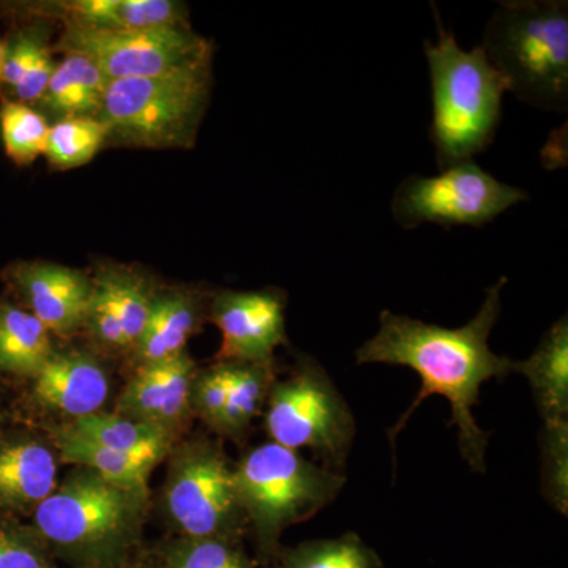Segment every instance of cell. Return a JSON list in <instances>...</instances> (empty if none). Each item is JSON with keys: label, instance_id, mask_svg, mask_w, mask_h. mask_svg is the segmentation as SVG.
<instances>
[{"label": "cell", "instance_id": "obj_17", "mask_svg": "<svg viewBox=\"0 0 568 568\" xmlns=\"http://www.w3.org/2000/svg\"><path fill=\"white\" fill-rule=\"evenodd\" d=\"M515 375L528 381L544 425L568 422V320L559 317L525 361H514Z\"/></svg>", "mask_w": 568, "mask_h": 568}, {"label": "cell", "instance_id": "obj_7", "mask_svg": "<svg viewBox=\"0 0 568 568\" xmlns=\"http://www.w3.org/2000/svg\"><path fill=\"white\" fill-rule=\"evenodd\" d=\"M264 428L272 443L313 452L320 465L342 473L353 450L357 424L327 369L315 357L298 354L290 376L276 379L264 407Z\"/></svg>", "mask_w": 568, "mask_h": 568}, {"label": "cell", "instance_id": "obj_9", "mask_svg": "<svg viewBox=\"0 0 568 568\" xmlns=\"http://www.w3.org/2000/svg\"><path fill=\"white\" fill-rule=\"evenodd\" d=\"M528 197V192L497 181L473 160L439 171L435 178H406L392 200V215L405 230H416L422 224L446 230L481 227Z\"/></svg>", "mask_w": 568, "mask_h": 568}, {"label": "cell", "instance_id": "obj_32", "mask_svg": "<svg viewBox=\"0 0 568 568\" xmlns=\"http://www.w3.org/2000/svg\"><path fill=\"white\" fill-rule=\"evenodd\" d=\"M55 65L52 63L51 51L47 43L41 44L37 51L36 58L26 73L22 74L21 81L18 82L14 92L22 103H32L43 99L50 84L52 73Z\"/></svg>", "mask_w": 568, "mask_h": 568}, {"label": "cell", "instance_id": "obj_24", "mask_svg": "<svg viewBox=\"0 0 568 568\" xmlns=\"http://www.w3.org/2000/svg\"><path fill=\"white\" fill-rule=\"evenodd\" d=\"M52 446L58 452L59 462L88 467L112 484L126 488L149 489V477L153 467H156L155 463L148 459L130 457L93 444L84 437L74 435L65 426L55 429Z\"/></svg>", "mask_w": 568, "mask_h": 568}, {"label": "cell", "instance_id": "obj_5", "mask_svg": "<svg viewBox=\"0 0 568 568\" xmlns=\"http://www.w3.org/2000/svg\"><path fill=\"white\" fill-rule=\"evenodd\" d=\"M239 503L265 562L278 556L284 530L308 521L339 496L345 474L275 443L246 450L234 465Z\"/></svg>", "mask_w": 568, "mask_h": 568}, {"label": "cell", "instance_id": "obj_14", "mask_svg": "<svg viewBox=\"0 0 568 568\" xmlns=\"http://www.w3.org/2000/svg\"><path fill=\"white\" fill-rule=\"evenodd\" d=\"M54 446L26 429H0V515L28 517L59 485Z\"/></svg>", "mask_w": 568, "mask_h": 568}, {"label": "cell", "instance_id": "obj_16", "mask_svg": "<svg viewBox=\"0 0 568 568\" xmlns=\"http://www.w3.org/2000/svg\"><path fill=\"white\" fill-rule=\"evenodd\" d=\"M14 283L32 313L51 334L70 335L84 325L92 280L58 264H28L14 272Z\"/></svg>", "mask_w": 568, "mask_h": 568}, {"label": "cell", "instance_id": "obj_10", "mask_svg": "<svg viewBox=\"0 0 568 568\" xmlns=\"http://www.w3.org/2000/svg\"><path fill=\"white\" fill-rule=\"evenodd\" d=\"M59 50L91 59L110 81L155 77L212 55L209 41L182 26L114 32L67 22Z\"/></svg>", "mask_w": 568, "mask_h": 568}, {"label": "cell", "instance_id": "obj_3", "mask_svg": "<svg viewBox=\"0 0 568 568\" xmlns=\"http://www.w3.org/2000/svg\"><path fill=\"white\" fill-rule=\"evenodd\" d=\"M435 10L437 41L425 40L432 81L433 119L429 140L439 171L473 162L495 141L503 121L506 81L484 48L465 51L444 28Z\"/></svg>", "mask_w": 568, "mask_h": 568}, {"label": "cell", "instance_id": "obj_23", "mask_svg": "<svg viewBox=\"0 0 568 568\" xmlns=\"http://www.w3.org/2000/svg\"><path fill=\"white\" fill-rule=\"evenodd\" d=\"M230 390L226 405L220 417L215 433L220 437L244 439L252 428L254 418L264 413L271 388L276 381L274 361L271 362H231Z\"/></svg>", "mask_w": 568, "mask_h": 568}, {"label": "cell", "instance_id": "obj_26", "mask_svg": "<svg viewBox=\"0 0 568 568\" xmlns=\"http://www.w3.org/2000/svg\"><path fill=\"white\" fill-rule=\"evenodd\" d=\"M110 133V126L102 119L63 118L50 126L44 155L59 170L82 166L91 162Z\"/></svg>", "mask_w": 568, "mask_h": 568}, {"label": "cell", "instance_id": "obj_20", "mask_svg": "<svg viewBox=\"0 0 568 568\" xmlns=\"http://www.w3.org/2000/svg\"><path fill=\"white\" fill-rule=\"evenodd\" d=\"M74 435L93 444L148 462L162 463L178 443V436L130 420L115 413H99L65 425Z\"/></svg>", "mask_w": 568, "mask_h": 568}, {"label": "cell", "instance_id": "obj_29", "mask_svg": "<svg viewBox=\"0 0 568 568\" xmlns=\"http://www.w3.org/2000/svg\"><path fill=\"white\" fill-rule=\"evenodd\" d=\"M541 495L558 514H568V422L544 425Z\"/></svg>", "mask_w": 568, "mask_h": 568}, {"label": "cell", "instance_id": "obj_33", "mask_svg": "<svg viewBox=\"0 0 568 568\" xmlns=\"http://www.w3.org/2000/svg\"><path fill=\"white\" fill-rule=\"evenodd\" d=\"M44 41L36 33H26V36L18 37L11 43L9 50H6V61H3L2 82L9 84L10 88H17L18 82L21 81L22 74L31 65L37 51L40 50Z\"/></svg>", "mask_w": 568, "mask_h": 568}, {"label": "cell", "instance_id": "obj_35", "mask_svg": "<svg viewBox=\"0 0 568 568\" xmlns=\"http://www.w3.org/2000/svg\"><path fill=\"white\" fill-rule=\"evenodd\" d=\"M3 61H6V48L0 43V85H2Z\"/></svg>", "mask_w": 568, "mask_h": 568}, {"label": "cell", "instance_id": "obj_15", "mask_svg": "<svg viewBox=\"0 0 568 568\" xmlns=\"http://www.w3.org/2000/svg\"><path fill=\"white\" fill-rule=\"evenodd\" d=\"M31 396L41 409L73 422L102 413L110 396V377L91 354L54 351L32 377Z\"/></svg>", "mask_w": 568, "mask_h": 568}, {"label": "cell", "instance_id": "obj_28", "mask_svg": "<svg viewBox=\"0 0 568 568\" xmlns=\"http://www.w3.org/2000/svg\"><path fill=\"white\" fill-rule=\"evenodd\" d=\"M0 132L10 159L29 164L44 155L50 125L28 104L9 102L0 110Z\"/></svg>", "mask_w": 568, "mask_h": 568}, {"label": "cell", "instance_id": "obj_8", "mask_svg": "<svg viewBox=\"0 0 568 568\" xmlns=\"http://www.w3.org/2000/svg\"><path fill=\"white\" fill-rule=\"evenodd\" d=\"M170 455L162 506L179 538L242 541L248 525L235 489L234 465L222 444L197 437Z\"/></svg>", "mask_w": 568, "mask_h": 568}, {"label": "cell", "instance_id": "obj_34", "mask_svg": "<svg viewBox=\"0 0 568 568\" xmlns=\"http://www.w3.org/2000/svg\"><path fill=\"white\" fill-rule=\"evenodd\" d=\"M125 568H162L156 562L155 556H138L136 559L132 560Z\"/></svg>", "mask_w": 568, "mask_h": 568}, {"label": "cell", "instance_id": "obj_4", "mask_svg": "<svg viewBox=\"0 0 568 568\" xmlns=\"http://www.w3.org/2000/svg\"><path fill=\"white\" fill-rule=\"evenodd\" d=\"M485 54L514 93L536 110H568V3L504 0L485 28Z\"/></svg>", "mask_w": 568, "mask_h": 568}, {"label": "cell", "instance_id": "obj_18", "mask_svg": "<svg viewBox=\"0 0 568 568\" xmlns=\"http://www.w3.org/2000/svg\"><path fill=\"white\" fill-rule=\"evenodd\" d=\"M201 323L200 298L186 291H164L152 298L148 323L133 355L138 368L185 353L186 342Z\"/></svg>", "mask_w": 568, "mask_h": 568}, {"label": "cell", "instance_id": "obj_12", "mask_svg": "<svg viewBox=\"0 0 568 568\" xmlns=\"http://www.w3.org/2000/svg\"><path fill=\"white\" fill-rule=\"evenodd\" d=\"M155 291L138 272L103 267L92 280L84 325L106 353H133L148 323Z\"/></svg>", "mask_w": 568, "mask_h": 568}, {"label": "cell", "instance_id": "obj_2", "mask_svg": "<svg viewBox=\"0 0 568 568\" xmlns=\"http://www.w3.org/2000/svg\"><path fill=\"white\" fill-rule=\"evenodd\" d=\"M149 489L74 466L32 515L52 558L71 568H125L141 555Z\"/></svg>", "mask_w": 568, "mask_h": 568}, {"label": "cell", "instance_id": "obj_36", "mask_svg": "<svg viewBox=\"0 0 568 568\" xmlns=\"http://www.w3.org/2000/svg\"><path fill=\"white\" fill-rule=\"evenodd\" d=\"M2 418H3L2 407H0V424H2Z\"/></svg>", "mask_w": 568, "mask_h": 568}, {"label": "cell", "instance_id": "obj_22", "mask_svg": "<svg viewBox=\"0 0 568 568\" xmlns=\"http://www.w3.org/2000/svg\"><path fill=\"white\" fill-rule=\"evenodd\" d=\"M51 332L32 313L0 304V373L32 377L50 361Z\"/></svg>", "mask_w": 568, "mask_h": 568}, {"label": "cell", "instance_id": "obj_19", "mask_svg": "<svg viewBox=\"0 0 568 568\" xmlns=\"http://www.w3.org/2000/svg\"><path fill=\"white\" fill-rule=\"evenodd\" d=\"M67 22L102 31H148L181 26V6L171 0H74L54 3Z\"/></svg>", "mask_w": 568, "mask_h": 568}, {"label": "cell", "instance_id": "obj_6", "mask_svg": "<svg viewBox=\"0 0 568 568\" xmlns=\"http://www.w3.org/2000/svg\"><path fill=\"white\" fill-rule=\"evenodd\" d=\"M211 61L108 84L99 119L110 134L144 148L190 145L207 104Z\"/></svg>", "mask_w": 568, "mask_h": 568}, {"label": "cell", "instance_id": "obj_11", "mask_svg": "<svg viewBox=\"0 0 568 568\" xmlns=\"http://www.w3.org/2000/svg\"><path fill=\"white\" fill-rule=\"evenodd\" d=\"M211 320L222 332L219 361L271 362L287 343L286 297L275 290L220 291Z\"/></svg>", "mask_w": 568, "mask_h": 568}, {"label": "cell", "instance_id": "obj_25", "mask_svg": "<svg viewBox=\"0 0 568 568\" xmlns=\"http://www.w3.org/2000/svg\"><path fill=\"white\" fill-rule=\"evenodd\" d=\"M384 562L364 538L354 532L317 538L280 549L271 568H383Z\"/></svg>", "mask_w": 568, "mask_h": 568}, {"label": "cell", "instance_id": "obj_1", "mask_svg": "<svg viewBox=\"0 0 568 568\" xmlns=\"http://www.w3.org/2000/svg\"><path fill=\"white\" fill-rule=\"evenodd\" d=\"M507 278L497 280L485 291L477 315L457 328L428 324L383 310L376 335L355 351L358 365L406 366L422 379L420 392L405 416L390 429L388 440L395 452L396 437L428 396H444L450 403V428H457L459 455L476 474L487 473L489 435L478 426L474 407L480 388L491 379L514 373V361L496 354L489 336L503 310Z\"/></svg>", "mask_w": 568, "mask_h": 568}, {"label": "cell", "instance_id": "obj_13", "mask_svg": "<svg viewBox=\"0 0 568 568\" xmlns=\"http://www.w3.org/2000/svg\"><path fill=\"white\" fill-rule=\"evenodd\" d=\"M196 372L186 353L141 366L119 395L115 414L179 437L193 417L190 388Z\"/></svg>", "mask_w": 568, "mask_h": 568}, {"label": "cell", "instance_id": "obj_31", "mask_svg": "<svg viewBox=\"0 0 568 568\" xmlns=\"http://www.w3.org/2000/svg\"><path fill=\"white\" fill-rule=\"evenodd\" d=\"M233 364L219 361L204 369H197L190 388V407L193 416L200 417L215 432L226 405Z\"/></svg>", "mask_w": 568, "mask_h": 568}, {"label": "cell", "instance_id": "obj_30", "mask_svg": "<svg viewBox=\"0 0 568 568\" xmlns=\"http://www.w3.org/2000/svg\"><path fill=\"white\" fill-rule=\"evenodd\" d=\"M0 568H58L33 526L0 515Z\"/></svg>", "mask_w": 568, "mask_h": 568}, {"label": "cell", "instance_id": "obj_27", "mask_svg": "<svg viewBox=\"0 0 568 568\" xmlns=\"http://www.w3.org/2000/svg\"><path fill=\"white\" fill-rule=\"evenodd\" d=\"M162 568H260L242 541L220 538H175L155 556Z\"/></svg>", "mask_w": 568, "mask_h": 568}, {"label": "cell", "instance_id": "obj_21", "mask_svg": "<svg viewBox=\"0 0 568 568\" xmlns=\"http://www.w3.org/2000/svg\"><path fill=\"white\" fill-rule=\"evenodd\" d=\"M110 80L95 62L69 52L54 73L43 102L52 112L65 118H99Z\"/></svg>", "mask_w": 568, "mask_h": 568}]
</instances>
